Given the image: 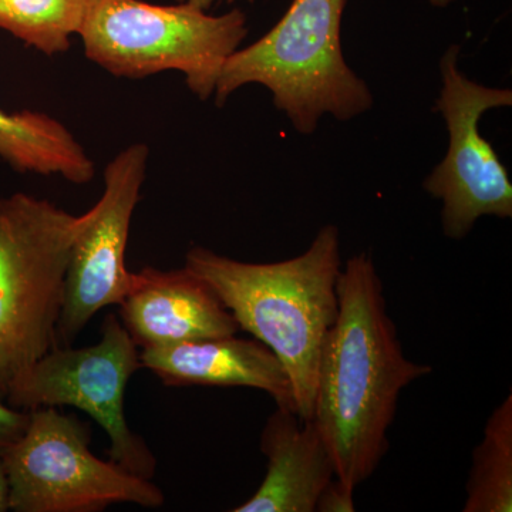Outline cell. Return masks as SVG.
<instances>
[{"mask_svg": "<svg viewBox=\"0 0 512 512\" xmlns=\"http://www.w3.org/2000/svg\"><path fill=\"white\" fill-rule=\"evenodd\" d=\"M338 298V318L320 350L312 420L328 444L336 477L356 490L389 450L387 431L400 393L433 369L404 355L372 256L349 259L340 271Z\"/></svg>", "mask_w": 512, "mask_h": 512, "instance_id": "1", "label": "cell"}, {"mask_svg": "<svg viewBox=\"0 0 512 512\" xmlns=\"http://www.w3.org/2000/svg\"><path fill=\"white\" fill-rule=\"evenodd\" d=\"M185 268L210 285L237 320L271 350L292 383L296 413L313 419L320 350L339 313V231L326 225L302 255L248 264L194 247Z\"/></svg>", "mask_w": 512, "mask_h": 512, "instance_id": "2", "label": "cell"}, {"mask_svg": "<svg viewBox=\"0 0 512 512\" xmlns=\"http://www.w3.org/2000/svg\"><path fill=\"white\" fill-rule=\"evenodd\" d=\"M346 2L293 0L265 36L228 57L215 86L217 106L239 87L261 84L302 134L313 133L325 113L350 120L369 110L372 93L345 62L340 43Z\"/></svg>", "mask_w": 512, "mask_h": 512, "instance_id": "3", "label": "cell"}, {"mask_svg": "<svg viewBox=\"0 0 512 512\" xmlns=\"http://www.w3.org/2000/svg\"><path fill=\"white\" fill-rule=\"evenodd\" d=\"M90 211L76 217L18 194L0 200V399L8 400L40 357L57 348L64 276Z\"/></svg>", "mask_w": 512, "mask_h": 512, "instance_id": "4", "label": "cell"}, {"mask_svg": "<svg viewBox=\"0 0 512 512\" xmlns=\"http://www.w3.org/2000/svg\"><path fill=\"white\" fill-rule=\"evenodd\" d=\"M79 35L86 56L113 76L143 79L175 70L195 96L207 100L248 28L239 9L212 16L188 3L92 0Z\"/></svg>", "mask_w": 512, "mask_h": 512, "instance_id": "5", "label": "cell"}, {"mask_svg": "<svg viewBox=\"0 0 512 512\" xmlns=\"http://www.w3.org/2000/svg\"><path fill=\"white\" fill-rule=\"evenodd\" d=\"M87 424L55 407L30 410L28 429L5 456L9 507L16 512H96L111 504L157 508L164 494L150 480L89 450Z\"/></svg>", "mask_w": 512, "mask_h": 512, "instance_id": "6", "label": "cell"}, {"mask_svg": "<svg viewBox=\"0 0 512 512\" xmlns=\"http://www.w3.org/2000/svg\"><path fill=\"white\" fill-rule=\"evenodd\" d=\"M116 315H109L101 339L89 348L57 346L30 367L6 403L16 409L73 406L100 424L111 441V461L151 480L156 457L128 427L124 392L130 377L141 369L140 353Z\"/></svg>", "mask_w": 512, "mask_h": 512, "instance_id": "7", "label": "cell"}, {"mask_svg": "<svg viewBox=\"0 0 512 512\" xmlns=\"http://www.w3.org/2000/svg\"><path fill=\"white\" fill-rule=\"evenodd\" d=\"M458 55L460 49L451 46L440 63L436 110L450 136L447 156L424 181V190L443 201L444 234L453 239L466 237L484 215L512 217L510 175L478 128L485 111L511 106L512 92L471 82L458 70Z\"/></svg>", "mask_w": 512, "mask_h": 512, "instance_id": "8", "label": "cell"}, {"mask_svg": "<svg viewBox=\"0 0 512 512\" xmlns=\"http://www.w3.org/2000/svg\"><path fill=\"white\" fill-rule=\"evenodd\" d=\"M148 147L133 144L120 151L104 171V191L90 220L74 241L64 276L57 342L70 346L101 309L120 305L133 289L126 248L131 218L146 180Z\"/></svg>", "mask_w": 512, "mask_h": 512, "instance_id": "9", "label": "cell"}, {"mask_svg": "<svg viewBox=\"0 0 512 512\" xmlns=\"http://www.w3.org/2000/svg\"><path fill=\"white\" fill-rule=\"evenodd\" d=\"M121 323L143 349L237 335L232 313L190 269L147 266L120 303Z\"/></svg>", "mask_w": 512, "mask_h": 512, "instance_id": "10", "label": "cell"}, {"mask_svg": "<svg viewBox=\"0 0 512 512\" xmlns=\"http://www.w3.org/2000/svg\"><path fill=\"white\" fill-rule=\"evenodd\" d=\"M140 362L165 386L252 387L272 396L276 406L296 413L284 366L256 339L234 335L148 348L140 353Z\"/></svg>", "mask_w": 512, "mask_h": 512, "instance_id": "11", "label": "cell"}, {"mask_svg": "<svg viewBox=\"0 0 512 512\" xmlns=\"http://www.w3.org/2000/svg\"><path fill=\"white\" fill-rule=\"evenodd\" d=\"M266 474L261 487L234 512H313L336 477L335 461L319 427L278 407L261 436Z\"/></svg>", "mask_w": 512, "mask_h": 512, "instance_id": "12", "label": "cell"}, {"mask_svg": "<svg viewBox=\"0 0 512 512\" xmlns=\"http://www.w3.org/2000/svg\"><path fill=\"white\" fill-rule=\"evenodd\" d=\"M0 160L18 173L60 175L79 185L96 174L92 158L67 127L39 111L0 109Z\"/></svg>", "mask_w": 512, "mask_h": 512, "instance_id": "13", "label": "cell"}, {"mask_svg": "<svg viewBox=\"0 0 512 512\" xmlns=\"http://www.w3.org/2000/svg\"><path fill=\"white\" fill-rule=\"evenodd\" d=\"M463 511H512V394L491 414L474 448Z\"/></svg>", "mask_w": 512, "mask_h": 512, "instance_id": "14", "label": "cell"}, {"mask_svg": "<svg viewBox=\"0 0 512 512\" xmlns=\"http://www.w3.org/2000/svg\"><path fill=\"white\" fill-rule=\"evenodd\" d=\"M92 0H0V29L45 55L69 50Z\"/></svg>", "mask_w": 512, "mask_h": 512, "instance_id": "15", "label": "cell"}, {"mask_svg": "<svg viewBox=\"0 0 512 512\" xmlns=\"http://www.w3.org/2000/svg\"><path fill=\"white\" fill-rule=\"evenodd\" d=\"M30 421V410L16 409L0 399V458L15 446Z\"/></svg>", "mask_w": 512, "mask_h": 512, "instance_id": "16", "label": "cell"}, {"mask_svg": "<svg viewBox=\"0 0 512 512\" xmlns=\"http://www.w3.org/2000/svg\"><path fill=\"white\" fill-rule=\"evenodd\" d=\"M355 490L340 481L338 477L332 481L320 493L316 511L319 512H353L356 511L353 501Z\"/></svg>", "mask_w": 512, "mask_h": 512, "instance_id": "17", "label": "cell"}, {"mask_svg": "<svg viewBox=\"0 0 512 512\" xmlns=\"http://www.w3.org/2000/svg\"><path fill=\"white\" fill-rule=\"evenodd\" d=\"M10 510L9 507V480L5 463L0 458V512Z\"/></svg>", "mask_w": 512, "mask_h": 512, "instance_id": "18", "label": "cell"}, {"mask_svg": "<svg viewBox=\"0 0 512 512\" xmlns=\"http://www.w3.org/2000/svg\"><path fill=\"white\" fill-rule=\"evenodd\" d=\"M178 3H188V5L195 6V8H200L202 10L210 9L215 2L218 0H177ZM227 2L232 3L235 0H227ZM249 3H254V0H247Z\"/></svg>", "mask_w": 512, "mask_h": 512, "instance_id": "19", "label": "cell"}, {"mask_svg": "<svg viewBox=\"0 0 512 512\" xmlns=\"http://www.w3.org/2000/svg\"><path fill=\"white\" fill-rule=\"evenodd\" d=\"M431 5L437 6V8H444V6L450 5L454 0H429Z\"/></svg>", "mask_w": 512, "mask_h": 512, "instance_id": "20", "label": "cell"}]
</instances>
